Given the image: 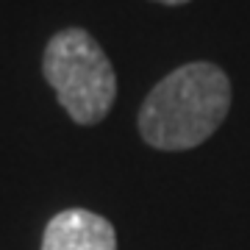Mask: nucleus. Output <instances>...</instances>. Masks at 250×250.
<instances>
[{
  "instance_id": "4",
  "label": "nucleus",
  "mask_w": 250,
  "mask_h": 250,
  "mask_svg": "<svg viewBox=\"0 0 250 250\" xmlns=\"http://www.w3.org/2000/svg\"><path fill=\"white\" fill-rule=\"evenodd\" d=\"M156 3H164V6H184L189 0H156Z\"/></svg>"
},
{
  "instance_id": "2",
  "label": "nucleus",
  "mask_w": 250,
  "mask_h": 250,
  "mask_svg": "<svg viewBox=\"0 0 250 250\" xmlns=\"http://www.w3.org/2000/svg\"><path fill=\"white\" fill-rule=\"evenodd\" d=\"M42 72L59 103L78 125H95L111 111L117 98L114 67L83 28H67L47 42Z\"/></svg>"
},
{
  "instance_id": "3",
  "label": "nucleus",
  "mask_w": 250,
  "mask_h": 250,
  "mask_svg": "<svg viewBox=\"0 0 250 250\" xmlns=\"http://www.w3.org/2000/svg\"><path fill=\"white\" fill-rule=\"evenodd\" d=\"M42 250H117V233L106 217L67 208L47 223Z\"/></svg>"
},
{
  "instance_id": "1",
  "label": "nucleus",
  "mask_w": 250,
  "mask_h": 250,
  "mask_svg": "<svg viewBox=\"0 0 250 250\" xmlns=\"http://www.w3.org/2000/svg\"><path fill=\"white\" fill-rule=\"evenodd\" d=\"M231 81L217 64L192 62L161 78L139 108V134L159 150H189L223 125Z\"/></svg>"
}]
</instances>
